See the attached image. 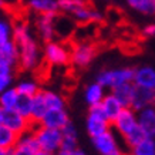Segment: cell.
Returning a JSON list of instances; mask_svg holds the SVG:
<instances>
[{
  "mask_svg": "<svg viewBox=\"0 0 155 155\" xmlns=\"http://www.w3.org/2000/svg\"><path fill=\"white\" fill-rule=\"evenodd\" d=\"M43 93H44V98L48 108H66V98L60 93H56L51 90H44Z\"/></svg>",
  "mask_w": 155,
  "mask_h": 155,
  "instance_id": "29",
  "label": "cell"
},
{
  "mask_svg": "<svg viewBox=\"0 0 155 155\" xmlns=\"http://www.w3.org/2000/svg\"><path fill=\"white\" fill-rule=\"evenodd\" d=\"M71 17L75 20L77 24L83 26V24H97L100 21H103L104 14L98 9H95L94 6H91L90 3L85 2L81 7H78L71 14Z\"/></svg>",
  "mask_w": 155,
  "mask_h": 155,
  "instance_id": "10",
  "label": "cell"
},
{
  "mask_svg": "<svg viewBox=\"0 0 155 155\" xmlns=\"http://www.w3.org/2000/svg\"><path fill=\"white\" fill-rule=\"evenodd\" d=\"M33 128H34V134H36L40 150L56 152L61 147V142H63V132H61V130L44 127L41 124L33 125Z\"/></svg>",
  "mask_w": 155,
  "mask_h": 155,
  "instance_id": "4",
  "label": "cell"
},
{
  "mask_svg": "<svg viewBox=\"0 0 155 155\" xmlns=\"http://www.w3.org/2000/svg\"><path fill=\"white\" fill-rule=\"evenodd\" d=\"M84 3H85V0H58L60 13L71 16L75 10L78 9V7H81Z\"/></svg>",
  "mask_w": 155,
  "mask_h": 155,
  "instance_id": "31",
  "label": "cell"
},
{
  "mask_svg": "<svg viewBox=\"0 0 155 155\" xmlns=\"http://www.w3.org/2000/svg\"><path fill=\"white\" fill-rule=\"evenodd\" d=\"M19 91L16 88V85H12L9 88L3 91L2 94H0V105L5 108V111H9V110H14L16 108V104L19 101Z\"/></svg>",
  "mask_w": 155,
  "mask_h": 155,
  "instance_id": "25",
  "label": "cell"
},
{
  "mask_svg": "<svg viewBox=\"0 0 155 155\" xmlns=\"http://www.w3.org/2000/svg\"><path fill=\"white\" fill-rule=\"evenodd\" d=\"M0 155H12V150H7V148H0Z\"/></svg>",
  "mask_w": 155,
  "mask_h": 155,
  "instance_id": "42",
  "label": "cell"
},
{
  "mask_svg": "<svg viewBox=\"0 0 155 155\" xmlns=\"http://www.w3.org/2000/svg\"><path fill=\"white\" fill-rule=\"evenodd\" d=\"M16 88L19 91V94L33 97L40 91V85L37 84V81L34 80H21L16 84Z\"/></svg>",
  "mask_w": 155,
  "mask_h": 155,
  "instance_id": "27",
  "label": "cell"
},
{
  "mask_svg": "<svg viewBox=\"0 0 155 155\" xmlns=\"http://www.w3.org/2000/svg\"><path fill=\"white\" fill-rule=\"evenodd\" d=\"M5 6V0H0V7H3Z\"/></svg>",
  "mask_w": 155,
  "mask_h": 155,
  "instance_id": "46",
  "label": "cell"
},
{
  "mask_svg": "<svg viewBox=\"0 0 155 155\" xmlns=\"http://www.w3.org/2000/svg\"><path fill=\"white\" fill-rule=\"evenodd\" d=\"M61 147H63V148H66V150L75 151L77 148H78V138H77V137H64L63 135Z\"/></svg>",
  "mask_w": 155,
  "mask_h": 155,
  "instance_id": "35",
  "label": "cell"
},
{
  "mask_svg": "<svg viewBox=\"0 0 155 155\" xmlns=\"http://www.w3.org/2000/svg\"><path fill=\"white\" fill-rule=\"evenodd\" d=\"M13 73H9V74H0V94L6 91V90L13 85Z\"/></svg>",
  "mask_w": 155,
  "mask_h": 155,
  "instance_id": "34",
  "label": "cell"
},
{
  "mask_svg": "<svg viewBox=\"0 0 155 155\" xmlns=\"http://www.w3.org/2000/svg\"><path fill=\"white\" fill-rule=\"evenodd\" d=\"M13 38V24L7 19L0 17V44Z\"/></svg>",
  "mask_w": 155,
  "mask_h": 155,
  "instance_id": "33",
  "label": "cell"
},
{
  "mask_svg": "<svg viewBox=\"0 0 155 155\" xmlns=\"http://www.w3.org/2000/svg\"><path fill=\"white\" fill-rule=\"evenodd\" d=\"M73 155H87V154H85L84 151H81V150H78V148H77V150L73 152Z\"/></svg>",
  "mask_w": 155,
  "mask_h": 155,
  "instance_id": "45",
  "label": "cell"
},
{
  "mask_svg": "<svg viewBox=\"0 0 155 155\" xmlns=\"http://www.w3.org/2000/svg\"><path fill=\"white\" fill-rule=\"evenodd\" d=\"M19 46L13 38L0 44V61H3L6 64L12 66L13 68H16L19 66Z\"/></svg>",
  "mask_w": 155,
  "mask_h": 155,
  "instance_id": "16",
  "label": "cell"
},
{
  "mask_svg": "<svg viewBox=\"0 0 155 155\" xmlns=\"http://www.w3.org/2000/svg\"><path fill=\"white\" fill-rule=\"evenodd\" d=\"M107 155H125V152L122 150H117V151H114V152H111V154H107Z\"/></svg>",
  "mask_w": 155,
  "mask_h": 155,
  "instance_id": "44",
  "label": "cell"
},
{
  "mask_svg": "<svg viewBox=\"0 0 155 155\" xmlns=\"http://www.w3.org/2000/svg\"><path fill=\"white\" fill-rule=\"evenodd\" d=\"M3 118H5V108L0 105V124H3Z\"/></svg>",
  "mask_w": 155,
  "mask_h": 155,
  "instance_id": "43",
  "label": "cell"
},
{
  "mask_svg": "<svg viewBox=\"0 0 155 155\" xmlns=\"http://www.w3.org/2000/svg\"><path fill=\"white\" fill-rule=\"evenodd\" d=\"M137 115H138V125L144 130L147 137L155 138V105L137 111Z\"/></svg>",
  "mask_w": 155,
  "mask_h": 155,
  "instance_id": "18",
  "label": "cell"
},
{
  "mask_svg": "<svg viewBox=\"0 0 155 155\" xmlns=\"http://www.w3.org/2000/svg\"><path fill=\"white\" fill-rule=\"evenodd\" d=\"M17 141H19V134L10 130L5 124H0V148L12 150L16 147Z\"/></svg>",
  "mask_w": 155,
  "mask_h": 155,
  "instance_id": "24",
  "label": "cell"
},
{
  "mask_svg": "<svg viewBox=\"0 0 155 155\" xmlns=\"http://www.w3.org/2000/svg\"><path fill=\"white\" fill-rule=\"evenodd\" d=\"M110 128H113L111 121L105 117V114L103 113L100 105L90 107L87 118H85V131H87L90 138H94V137L108 131Z\"/></svg>",
  "mask_w": 155,
  "mask_h": 155,
  "instance_id": "5",
  "label": "cell"
},
{
  "mask_svg": "<svg viewBox=\"0 0 155 155\" xmlns=\"http://www.w3.org/2000/svg\"><path fill=\"white\" fill-rule=\"evenodd\" d=\"M68 122H70V117L66 108H48L40 124L44 127L63 130Z\"/></svg>",
  "mask_w": 155,
  "mask_h": 155,
  "instance_id": "12",
  "label": "cell"
},
{
  "mask_svg": "<svg viewBox=\"0 0 155 155\" xmlns=\"http://www.w3.org/2000/svg\"><path fill=\"white\" fill-rule=\"evenodd\" d=\"M61 132H63V135L64 137H77V138H78V131H77L75 125L71 121L68 122L63 130H61Z\"/></svg>",
  "mask_w": 155,
  "mask_h": 155,
  "instance_id": "37",
  "label": "cell"
},
{
  "mask_svg": "<svg viewBox=\"0 0 155 155\" xmlns=\"http://www.w3.org/2000/svg\"><path fill=\"white\" fill-rule=\"evenodd\" d=\"M47 103H46V98H44V93L41 90L38 91L36 95L31 97V115H30V120L34 125L40 124L44 117V114L47 113Z\"/></svg>",
  "mask_w": 155,
  "mask_h": 155,
  "instance_id": "19",
  "label": "cell"
},
{
  "mask_svg": "<svg viewBox=\"0 0 155 155\" xmlns=\"http://www.w3.org/2000/svg\"><path fill=\"white\" fill-rule=\"evenodd\" d=\"M100 108L103 110V113L105 114V117H107L108 120L111 121V124H113V121L118 117V114L121 113V110L124 107H122V104L117 100V97L110 91V94H105L104 100L101 101Z\"/></svg>",
  "mask_w": 155,
  "mask_h": 155,
  "instance_id": "20",
  "label": "cell"
},
{
  "mask_svg": "<svg viewBox=\"0 0 155 155\" xmlns=\"http://www.w3.org/2000/svg\"><path fill=\"white\" fill-rule=\"evenodd\" d=\"M16 111H19L21 115L30 118L31 115V97H27V95H21L20 94L19 101L16 104Z\"/></svg>",
  "mask_w": 155,
  "mask_h": 155,
  "instance_id": "32",
  "label": "cell"
},
{
  "mask_svg": "<svg viewBox=\"0 0 155 155\" xmlns=\"http://www.w3.org/2000/svg\"><path fill=\"white\" fill-rule=\"evenodd\" d=\"M14 68L9 64H6L3 61H0V74H9V73H13Z\"/></svg>",
  "mask_w": 155,
  "mask_h": 155,
  "instance_id": "39",
  "label": "cell"
},
{
  "mask_svg": "<svg viewBox=\"0 0 155 155\" xmlns=\"http://www.w3.org/2000/svg\"><path fill=\"white\" fill-rule=\"evenodd\" d=\"M134 91H135V84L134 83H125L115 87L111 90L117 100L122 104V107H131L132 104V98H134Z\"/></svg>",
  "mask_w": 155,
  "mask_h": 155,
  "instance_id": "22",
  "label": "cell"
},
{
  "mask_svg": "<svg viewBox=\"0 0 155 155\" xmlns=\"http://www.w3.org/2000/svg\"><path fill=\"white\" fill-rule=\"evenodd\" d=\"M77 30L75 20L68 14H57L56 16V37L60 40H67Z\"/></svg>",
  "mask_w": 155,
  "mask_h": 155,
  "instance_id": "13",
  "label": "cell"
},
{
  "mask_svg": "<svg viewBox=\"0 0 155 155\" xmlns=\"http://www.w3.org/2000/svg\"><path fill=\"white\" fill-rule=\"evenodd\" d=\"M147 138V134L144 132L140 125H137L131 132H128L125 137H122V140H124V144L127 145V148H132V147H135L137 144H140L142 140H145Z\"/></svg>",
  "mask_w": 155,
  "mask_h": 155,
  "instance_id": "28",
  "label": "cell"
},
{
  "mask_svg": "<svg viewBox=\"0 0 155 155\" xmlns=\"http://www.w3.org/2000/svg\"><path fill=\"white\" fill-rule=\"evenodd\" d=\"M58 14V13H57ZM57 14H37L36 30L44 43L56 40V16Z\"/></svg>",
  "mask_w": 155,
  "mask_h": 155,
  "instance_id": "9",
  "label": "cell"
},
{
  "mask_svg": "<svg viewBox=\"0 0 155 155\" xmlns=\"http://www.w3.org/2000/svg\"><path fill=\"white\" fill-rule=\"evenodd\" d=\"M73 152L74 151H70V150H66V148H63V147H60L58 150L54 152V155H73Z\"/></svg>",
  "mask_w": 155,
  "mask_h": 155,
  "instance_id": "40",
  "label": "cell"
},
{
  "mask_svg": "<svg viewBox=\"0 0 155 155\" xmlns=\"http://www.w3.org/2000/svg\"><path fill=\"white\" fill-rule=\"evenodd\" d=\"M91 141H93V145H94L95 151L100 155H107L117 150H121L118 138H117V132L114 131L113 128H110L108 131L103 132V134H100V135L94 137V138H91Z\"/></svg>",
  "mask_w": 155,
  "mask_h": 155,
  "instance_id": "8",
  "label": "cell"
},
{
  "mask_svg": "<svg viewBox=\"0 0 155 155\" xmlns=\"http://www.w3.org/2000/svg\"><path fill=\"white\" fill-rule=\"evenodd\" d=\"M36 155H54V152H50V151H46V150H38L36 152Z\"/></svg>",
  "mask_w": 155,
  "mask_h": 155,
  "instance_id": "41",
  "label": "cell"
},
{
  "mask_svg": "<svg viewBox=\"0 0 155 155\" xmlns=\"http://www.w3.org/2000/svg\"><path fill=\"white\" fill-rule=\"evenodd\" d=\"M27 7L36 14H57V13H60L58 0H28Z\"/></svg>",
  "mask_w": 155,
  "mask_h": 155,
  "instance_id": "21",
  "label": "cell"
},
{
  "mask_svg": "<svg viewBox=\"0 0 155 155\" xmlns=\"http://www.w3.org/2000/svg\"><path fill=\"white\" fill-rule=\"evenodd\" d=\"M105 87L103 84H100L98 81H94V83H90V84L85 85L84 88V101L85 104L90 107H97L101 104V101L105 97Z\"/></svg>",
  "mask_w": 155,
  "mask_h": 155,
  "instance_id": "17",
  "label": "cell"
},
{
  "mask_svg": "<svg viewBox=\"0 0 155 155\" xmlns=\"http://www.w3.org/2000/svg\"><path fill=\"white\" fill-rule=\"evenodd\" d=\"M95 54H97V48L94 44L88 43L87 40H81L71 47L70 63L75 68H85L93 63Z\"/></svg>",
  "mask_w": 155,
  "mask_h": 155,
  "instance_id": "6",
  "label": "cell"
},
{
  "mask_svg": "<svg viewBox=\"0 0 155 155\" xmlns=\"http://www.w3.org/2000/svg\"><path fill=\"white\" fill-rule=\"evenodd\" d=\"M13 40L19 46V67L26 71H34L41 66L43 48H40L31 28L26 21L13 24Z\"/></svg>",
  "mask_w": 155,
  "mask_h": 155,
  "instance_id": "1",
  "label": "cell"
},
{
  "mask_svg": "<svg viewBox=\"0 0 155 155\" xmlns=\"http://www.w3.org/2000/svg\"><path fill=\"white\" fill-rule=\"evenodd\" d=\"M131 10L142 16H155V0H124Z\"/></svg>",
  "mask_w": 155,
  "mask_h": 155,
  "instance_id": "23",
  "label": "cell"
},
{
  "mask_svg": "<svg viewBox=\"0 0 155 155\" xmlns=\"http://www.w3.org/2000/svg\"><path fill=\"white\" fill-rule=\"evenodd\" d=\"M134 70L131 67H121V68H110V70H101L97 74L95 81L103 84L107 90H111L125 83L134 81Z\"/></svg>",
  "mask_w": 155,
  "mask_h": 155,
  "instance_id": "3",
  "label": "cell"
},
{
  "mask_svg": "<svg viewBox=\"0 0 155 155\" xmlns=\"http://www.w3.org/2000/svg\"><path fill=\"white\" fill-rule=\"evenodd\" d=\"M71 48L61 40H51L43 46V60L51 67H63L70 63Z\"/></svg>",
  "mask_w": 155,
  "mask_h": 155,
  "instance_id": "2",
  "label": "cell"
},
{
  "mask_svg": "<svg viewBox=\"0 0 155 155\" xmlns=\"http://www.w3.org/2000/svg\"><path fill=\"white\" fill-rule=\"evenodd\" d=\"M3 124L7 125L10 130H13L14 132L17 134H23V132L28 131L30 128H33V122L31 120L27 117H24L19 111L16 110H9V111H5V118H3Z\"/></svg>",
  "mask_w": 155,
  "mask_h": 155,
  "instance_id": "11",
  "label": "cell"
},
{
  "mask_svg": "<svg viewBox=\"0 0 155 155\" xmlns=\"http://www.w3.org/2000/svg\"><path fill=\"white\" fill-rule=\"evenodd\" d=\"M137 125H138V115L132 107H124L121 110V113L118 114V117L111 124L113 130L121 137H125Z\"/></svg>",
  "mask_w": 155,
  "mask_h": 155,
  "instance_id": "7",
  "label": "cell"
},
{
  "mask_svg": "<svg viewBox=\"0 0 155 155\" xmlns=\"http://www.w3.org/2000/svg\"><path fill=\"white\" fill-rule=\"evenodd\" d=\"M137 87L155 90V67L140 66L134 70V81Z\"/></svg>",
  "mask_w": 155,
  "mask_h": 155,
  "instance_id": "14",
  "label": "cell"
},
{
  "mask_svg": "<svg viewBox=\"0 0 155 155\" xmlns=\"http://www.w3.org/2000/svg\"><path fill=\"white\" fill-rule=\"evenodd\" d=\"M142 36L147 38L155 37V23H150L142 27Z\"/></svg>",
  "mask_w": 155,
  "mask_h": 155,
  "instance_id": "38",
  "label": "cell"
},
{
  "mask_svg": "<svg viewBox=\"0 0 155 155\" xmlns=\"http://www.w3.org/2000/svg\"><path fill=\"white\" fill-rule=\"evenodd\" d=\"M130 155H155V138L147 137L140 144L130 148Z\"/></svg>",
  "mask_w": 155,
  "mask_h": 155,
  "instance_id": "26",
  "label": "cell"
},
{
  "mask_svg": "<svg viewBox=\"0 0 155 155\" xmlns=\"http://www.w3.org/2000/svg\"><path fill=\"white\" fill-rule=\"evenodd\" d=\"M17 144L27 147V148H31V150H34V151L40 150L38 142H37V138H36V134H34V128H30L28 131L23 132V134H20Z\"/></svg>",
  "mask_w": 155,
  "mask_h": 155,
  "instance_id": "30",
  "label": "cell"
},
{
  "mask_svg": "<svg viewBox=\"0 0 155 155\" xmlns=\"http://www.w3.org/2000/svg\"><path fill=\"white\" fill-rule=\"evenodd\" d=\"M155 105V90L144 88V87H137L134 91V98H132L131 107L135 111H140L142 108Z\"/></svg>",
  "mask_w": 155,
  "mask_h": 155,
  "instance_id": "15",
  "label": "cell"
},
{
  "mask_svg": "<svg viewBox=\"0 0 155 155\" xmlns=\"http://www.w3.org/2000/svg\"><path fill=\"white\" fill-rule=\"evenodd\" d=\"M36 152L37 151L27 148L24 145H20V144H16V147L12 148V155H36Z\"/></svg>",
  "mask_w": 155,
  "mask_h": 155,
  "instance_id": "36",
  "label": "cell"
}]
</instances>
